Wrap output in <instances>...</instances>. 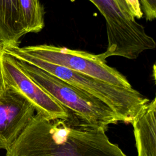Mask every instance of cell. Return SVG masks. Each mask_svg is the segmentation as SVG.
<instances>
[{
    "mask_svg": "<svg viewBox=\"0 0 156 156\" xmlns=\"http://www.w3.org/2000/svg\"><path fill=\"white\" fill-rule=\"evenodd\" d=\"M5 156H127L102 128L72 116L52 119L37 112Z\"/></svg>",
    "mask_w": 156,
    "mask_h": 156,
    "instance_id": "obj_1",
    "label": "cell"
},
{
    "mask_svg": "<svg viewBox=\"0 0 156 156\" xmlns=\"http://www.w3.org/2000/svg\"><path fill=\"white\" fill-rule=\"evenodd\" d=\"M4 53L17 60L32 65L63 81L93 96L108 105L121 121L132 123L135 117L149 103L148 98L133 88L110 84L64 67L53 65L28 55L20 46H5Z\"/></svg>",
    "mask_w": 156,
    "mask_h": 156,
    "instance_id": "obj_2",
    "label": "cell"
},
{
    "mask_svg": "<svg viewBox=\"0 0 156 156\" xmlns=\"http://www.w3.org/2000/svg\"><path fill=\"white\" fill-rule=\"evenodd\" d=\"M16 61L24 71L71 115L105 131L110 124L121 121L119 116L98 98L32 65Z\"/></svg>",
    "mask_w": 156,
    "mask_h": 156,
    "instance_id": "obj_3",
    "label": "cell"
},
{
    "mask_svg": "<svg viewBox=\"0 0 156 156\" xmlns=\"http://www.w3.org/2000/svg\"><path fill=\"white\" fill-rule=\"evenodd\" d=\"M105 20L107 46L98 57L106 62L108 57L119 56L133 60L144 51L155 49L154 39L135 18L124 13L115 0H88Z\"/></svg>",
    "mask_w": 156,
    "mask_h": 156,
    "instance_id": "obj_4",
    "label": "cell"
},
{
    "mask_svg": "<svg viewBox=\"0 0 156 156\" xmlns=\"http://www.w3.org/2000/svg\"><path fill=\"white\" fill-rule=\"evenodd\" d=\"M23 52L48 63L58 65L116 86L132 88L127 79L116 69L108 66L98 54L51 44L20 48Z\"/></svg>",
    "mask_w": 156,
    "mask_h": 156,
    "instance_id": "obj_5",
    "label": "cell"
},
{
    "mask_svg": "<svg viewBox=\"0 0 156 156\" xmlns=\"http://www.w3.org/2000/svg\"><path fill=\"white\" fill-rule=\"evenodd\" d=\"M2 76L5 88H10L31 102L37 112L52 119H67L68 111L34 81L12 56L3 54Z\"/></svg>",
    "mask_w": 156,
    "mask_h": 156,
    "instance_id": "obj_6",
    "label": "cell"
},
{
    "mask_svg": "<svg viewBox=\"0 0 156 156\" xmlns=\"http://www.w3.org/2000/svg\"><path fill=\"white\" fill-rule=\"evenodd\" d=\"M35 108L18 92L5 88L0 94V149L7 150L34 116Z\"/></svg>",
    "mask_w": 156,
    "mask_h": 156,
    "instance_id": "obj_7",
    "label": "cell"
},
{
    "mask_svg": "<svg viewBox=\"0 0 156 156\" xmlns=\"http://www.w3.org/2000/svg\"><path fill=\"white\" fill-rule=\"evenodd\" d=\"M138 156H156V99L142 109L132 122Z\"/></svg>",
    "mask_w": 156,
    "mask_h": 156,
    "instance_id": "obj_8",
    "label": "cell"
},
{
    "mask_svg": "<svg viewBox=\"0 0 156 156\" xmlns=\"http://www.w3.org/2000/svg\"><path fill=\"white\" fill-rule=\"evenodd\" d=\"M25 34L18 0H0V39L4 46H18Z\"/></svg>",
    "mask_w": 156,
    "mask_h": 156,
    "instance_id": "obj_9",
    "label": "cell"
},
{
    "mask_svg": "<svg viewBox=\"0 0 156 156\" xmlns=\"http://www.w3.org/2000/svg\"><path fill=\"white\" fill-rule=\"evenodd\" d=\"M21 21L26 34L40 32L44 27L43 9L39 0H18Z\"/></svg>",
    "mask_w": 156,
    "mask_h": 156,
    "instance_id": "obj_10",
    "label": "cell"
},
{
    "mask_svg": "<svg viewBox=\"0 0 156 156\" xmlns=\"http://www.w3.org/2000/svg\"><path fill=\"white\" fill-rule=\"evenodd\" d=\"M141 9L147 21H152L156 18V0H140Z\"/></svg>",
    "mask_w": 156,
    "mask_h": 156,
    "instance_id": "obj_11",
    "label": "cell"
},
{
    "mask_svg": "<svg viewBox=\"0 0 156 156\" xmlns=\"http://www.w3.org/2000/svg\"><path fill=\"white\" fill-rule=\"evenodd\" d=\"M129 6L132 16L136 19H141L143 13L142 12L139 0H126Z\"/></svg>",
    "mask_w": 156,
    "mask_h": 156,
    "instance_id": "obj_12",
    "label": "cell"
},
{
    "mask_svg": "<svg viewBox=\"0 0 156 156\" xmlns=\"http://www.w3.org/2000/svg\"><path fill=\"white\" fill-rule=\"evenodd\" d=\"M115 1H116V2L117 3V4L119 7V8L121 9V10L124 13H126V15H127L129 16L134 18L132 16L130 9L129 6L128 5V4H127V2L126 1V0H115Z\"/></svg>",
    "mask_w": 156,
    "mask_h": 156,
    "instance_id": "obj_13",
    "label": "cell"
},
{
    "mask_svg": "<svg viewBox=\"0 0 156 156\" xmlns=\"http://www.w3.org/2000/svg\"><path fill=\"white\" fill-rule=\"evenodd\" d=\"M4 44L2 42V41L0 39V83L4 87V82L3 80V76H2V57L4 54Z\"/></svg>",
    "mask_w": 156,
    "mask_h": 156,
    "instance_id": "obj_14",
    "label": "cell"
},
{
    "mask_svg": "<svg viewBox=\"0 0 156 156\" xmlns=\"http://www.w3.org/2000/svg\"><path fill=\"white\" fill-rule=\"evenodd\" d=\"M5 90V88H4L1 83H0V94L4 92V91Z\"/></svg>",
    "mask_w": 156,
    "mask_h": 156,
    "instance_id": "obj_15",
    "label": "cell"
}]
</instances>
